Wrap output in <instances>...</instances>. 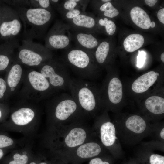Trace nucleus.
<instances>
[{
  "label": "nucleus",
  "mask_w": 164,
  "mask_h": 164,
  "mask_svg": "<svg viewBox=\"0 0 164 164\" xmlns=\"http://www.w3.org/2000/svg\"><path fill=\"white\" fill-rule=\"evenodd\" d=\"M155 26V23L154 21H152L151 22L150 24V27L151 28H154Z\"/></svg>",
  "instance_id": "obj_40"
},
{
  "label": "nucleus",
  "mask_w": 164,
  "mask_h": 164,
  "mask_svg": "<svg viewBox=\"0 0 164 164\" xmlns=\"http://www.w3.org/2000/svg\"><path fill=\"white\" fill-rule=\"evenodd\" d=\"M17 61L11 66L7 75L6 82L8 87L10 88L16 87L21 77L22 69L21 63Z\"/></svg>",
  "instance_id": "obj_23"
},
{
  "label": "nucleus",
  "mask_w": 164,
  "mask_h": 164,
  "mask_svg": "<svg viewBox=\"0 0 164 164\" xmlns=\"http://www.w3.org/2000/svg\"><path fill=\"white\" fill-rule=\"evenodd\" d=\"M149 160L150 164H164V156L159 154L151 155Z\"/></svg>",
  "instance_id": "obj_29"
},
{
  "label": "nucleus",
  "mask_w": 164,
  "mask_h": 164,
  "mask_svg": "<svg viewBox=\"0 0 164 164\" xmlns=\"http://www.w3.org/2000/svg\"><path fill=\"white\" fill-rule=\"evenodd\" d=\"M23 25V39L43 38L54 17L53 11L41 8L14 7Z\"/></svg>",
  "instance_id": "obj_1"
},
{
  "label": "nucleus",
  "mask_w": 164,
  "mask_h": 164,
  "mask_svg": "<svg viewBox=\"0 0 164 164\" xmlns=\"http://www.w3.org/2000/svg\"><path fill=\"white\" fill-rule=\"evenodd\" d=\"M72 33L73 40L77 47L87 51L93 54L98 46L97 38L92 33L73 32Z\"/></svg>",
  "instance_id": "obj_13"
},
{
  "label": "nucleus",
  "mask_w": 164,
  "mask_h": 164,
  "mask_svg": "<svg viewBox=\"0 0 164 164\" xmlns=\"http://www.w3.org/2000/svg\"><path fill=\"white\" fill-rule=\"evenodd\" d=\"M103 102L116 104L120 103L123 97L121 82L118 78H108L101 91Z\"/></svg>",
  "instance_id": "obj_9"
},
{
  "label": "nucleus",
  "mask_w": 164,
  "mask_h": 164,
  "mask_svg": "<svg viewBox=\"0 0 164 164\" xmlns=\"http://www.w3.org/2000/svg\"><path fill=\"white\" fill-rule=\"evenodd\" d=\"M144 42V39L142 35L137 33L132 34L125 38L123 46L126 51L133 52L141 48Z\"/></svg>",
  "instance_id": "obj_24"
},
{
  "label": "nucleus",
  "mask_w": 164,
  "mask_h": 164,
  "mask_svg": "<svg viewBox=\"0 0 164 164\" xmlns=\"http://www.w3.org/2000/svg\"><path fill=\"white\" fill-rule=\"evenodd\" d=\"M28 77L31 85L35 90L43 92L46 95L55 91L47 80L40 72L31 71L29 73Z\"/></svg>",
  "instance_id": "obj_15"
},
{
  "label": "nucleus",
  "mask_w": 164,
  "mask_h": 164,
  "mask_svg": "<svg viewBox=\"0 0 164 164\" xmlns=\"http://www.w3.org/2000/svg\"><path fill=\"white\" fill-rule=\"evenodd\" d=\"M125 126L130 131L137 134H140L145 130L146 124L141 116L133 115L130 116L125 122Z\"/></svg>",
  "instance_id": "obj_21"
},
{
  "label": "nucleus",
  "mask_w": 164,
  "mask_h": 164,
  "mask_svg": "<svg viewBox=\"0 0 164 164\" xmlns=\"http://www.w3.org/2000/svg\"><path fill=\"white\" fill-rule=\"evenodd\" d=\"M7 87L6 81L0 77V101L2 100L5 94Z\"/></svg>",
  "instance_id": "obj_31"
},
{
  "label": "nucleus",
  "mask_w": 164,
  "mask_h": 164,
  "mask_svg": "<svg viewBox=\"0 0 164 164\" xmlns=\"http://www.w3.org/2000/svg\"><path fill=\"white\" fill-rule=\"evenodd\" d=\"M99 10L101 12H104V15L110 18H113L118 15L119 12L115 8L110 2L103 3L100 7Z\"/></svg>",
  "instance_id": "obj_26"
},
{
  "label": "nucleus",
  "mask_w": 164,
  "mask_h": 164,
  "mask_svg": "<svg viewBox=\"0 0 164 164\" xmlns=\"http://www.w3.org/2000/svg\"><path fill=\"white\" fill-rule=\"evenodd\" d=\"M2 106L0 105V120H2V117H3V114H4V113H3V111L2 110Z\"/></svg>",
  "instance_id": "obj_36"
},
{
  "label": "nucleus",
  "mask_w": 164,
  "mask_h": 164,
  "mask_svg": "<svg viewBox=\"0 0 164 164\" xmlns=\"http://www.w3.org/2000/svg\"><path fill=\"white\" fill-rule=\"evenodd\" d=\"M67 21L72 31L86 33H93L96 24L92 16L85 12Z\"/></svg>",
  "instance_id": "obj_10"
},
{
  "label": "nucleus",
  "mask_w": 164,
  "mask_h": 164,
  "mask_svg": "<svg viewBox=\"0 0 164 164\" xmlns=\"http://www.w3.org/2000/svg\"><path fill=\"white\" fill-rule=\"evenodd\" d=\"M159 74L150 71L142 74L133 83L132 89L135 93H142L147 91L155 82Z\"/></svg>",
  "instance_id": "obj_14"
},
{
  "label": "nucleus",
  "mask_w": 164,
  "mask_h": 164,
  "mask_svg": "<svg viewBox=\"0 0 164 164\" xmlns=\"http://www.w3.org/2000/svg\"><path fill=\"white\" fill-rule=\"evenodd\" d=\"M160 136L162 138L164 139V128H163L160 132Z\"/></svg>",
  "instance_id": "obj_37"
},
{
  "label": "nucleus",
  "mask_w": 164,
  "mask_h": 164,
  "mask_svg": "<svg viewBox=\"0 0 164 164\" xmlns=\"http://www.w3.org/2000/svg\"><path fill=\"white\" fill-rule=\"evenodd\" d=\"M70 26L57 20L45 38V46L49 50L68 49L73 40Z\"/></svg>",
  "instance_id": "obj_7"
},
{
  "label": "nucleus",
  "mask_w": 164,
  "mask_h": 164,
  "mask_svg": "<svg viewBox=\"0 0 164 164\" xmlns=\"http://www.w3.org/2000/svg\"><path fill=\"white\" fill-rule=\"evenodd\" d=\"M35 113L32 109L27 108H22L15 111L11 115L12 121L19 125H26L33 119Z\"/></svg>",
  "instance_id": "obj_20"
},
{
  "label": "nucleus",
  "mask_w": 164,
  "mask_h": 164,
  "mask_svg": "<svg viewBox=\"0 0 164 164\" xmlns=\"http://www.w3.org/2000/svg\"><path fill=\"white\" fill-rule=\"evenodd\" d=\"M29 164H48L46 162H41L39 163H37L34 162H32L29 163Z\"/></svg>",
  "instance_id": "obj_42"
},
{
  "label": "nucleus",
  "mask_w": 164,
  "mask_h": 164,
  "mask_svg": "<svg viewBox=\"0 0 164 164\" xmlns=\"http://www.w3.org/2000/svg\"><path fill=\"white\" fill-rule=\"evenodd\" d=\"M90 2L89 0H67L61 1L55 8L61 15L63 13L74 9H78L85 12L86 8Z\"/></svg>",
  "instance_id": "obj_19"
},
{
  "label": "nucleus",
  "mask_w": 164,
  "mask_h": 164,
  "mask_svg": "<svg viewBox=\"0 0 164 164\" xmlns=\"http://www.w3.org/2000/svg\"><path fill=\"white\" fill-rule=\"evenodd\" d=\"M89 164H110L107 161H103L100 158L96 157L91 159L89 162Z\"/></svg>",
  "instance_id": "obj_33"
},
{
  "label": "nucleus",
  "mask_w": 164,
  "mask_h": 164,
  "mask_svg": "<svg viewBox=\"0 0 164 164\" xmlns=\"http://www.w3.org/2000/svg\"><path fill=\"white\" fill-rule=\"evenodd\" d=\"M130 15L133 22L138 26L145 29L150 28V19L147 13L138 6L133 7L131 10Z\"/></svg>",
  "instance_id": "obj_18"
},
{
  "label": "nucleus",
  "mask_w": 164,
  "mask_h": 164,
  "mask_svg": "<svg viewBox=\"0 0 164 164\" xmlns=\"http://www.w3.org/2000/svg\"><path fill=\"white\" fill-rule=\"evenodd\" d=\"M160 58L161 61L163 62H164V53H162L160 56Z\"/></svg>",
  "instance_id": "obj_41"
},
{
  "label": "nucleus",
  "mask_w": 164,
  "mask_h": 164,
  "mask_svg": "<svg viewBox=\"0 0 164 164\" xmlns=\"http://www.w3.org/2000/svg\"><path fill=\"white\" fill-rule=\"evenodd\" d=\"M110 49L109 43L107 41L102 42L98 45L93 53L96 63L104 64L107 60Z\"/></svg>",
  "instance_id": "obj_25"
},
{
  "label": "nucleus",
  "mask_w": 164,
  "mask_h": 164,
  "mask_svg": "<svg viewBox=\"0 0 164 164\" xmlns=\"http://www.w3.org/2000/svg\"><path fill=\"white\" fill-rule=\"evenodd\" d=\"M19 45L18 39H16L7 41L4 45L0 46V72L9 66L15 51Z\"/></svg>",
  "instance_id": "obj_12"
},
{
  "label": "nucleus",
  "mask_w": 164,
  "mask_h": 164,
  "mask_svg": "<svg viewBox=\"0 0 164 164\" xmlns=\"http://www.w3.org/2000/svg\"><path fill=\"white\" fill-rule=\"evenodd\" d=\"M70 94L86 114H94L103 102L101 91L90 80L72 78Z\"/></svg>",
  "instance_id": "obj_2"
},
{
  "label": "nucleus",
  "mask_w": 164,
  "mask_h": 164,
  "mask_svg": "<svg viewBox=\"0 0 164 164\" xmlns=\"http://www.w3.org/2000/svg\"><path fill=\"white\" fill-rule=\"evenodd\" d=\"M101 149L100 145L94 142L84 143L76 149V153L79 157L86 159L98 155Z\"/></svg>",
  "instance_id": "obj_17"
},
{
  "label": "nucleus",
  "mask_w": 164,
  "mask_h": 164,
  "mask_svg": "<svg viewBox=\"0 0 164 164\" xmlns=\"http://www.w3.org/2000/svg\"><path fill=\"white\" fill-rule=\"evenodd\" d=\"M146 109L151 113L155 114H160L164 113V99L157 96H152L145 101Z\"/></svg>",
  "instance_id": "obj_22"
},
{
  "label": "nucleus",
  "mask_w": 164,
  "mask_h": 164,
  "mask_svg": "<svg viewBox=\"0 0 164 164\" xmlns=\"http://www.w3.org/2000/svg\"><path fill=\"white\" fill-rule=\"evenodd\" d=\"M145 59V52L143 51H139L137 56V67L139 68L142 67L144 64Z\"/></svg>",
  "instance_id": "obj_32"
},
{
  "label": "nucleus",
  "mask_w": 164,
  "mask_h": 164,
  "mask_svg": "<svg viewBox=\"0 0 164 164\" xmlns=\"http://www.w3.org/2000/svg\"><path fill=\"white\" fill-rule=\"evenodd\" d=\"M157 16L159 21L163 24H164V8L160 9L157 14Z\"/></svg>",
  "instance_id": "obj_34"
},
{
  "label": "nucleus",
  "mask_w": 164,
  "mask_h": 164,
  "mask_svg": "<svg viewBox=\"0 0 164 164\" xmlns=\"http://www.w3.org/2000/svg\"><path fill=\"white\" fill-rule=\"evenodd\" d=\"M82 12H83L80 9H76L66 12L61 15L64 19L67 21L73 19Z\"/></svg>",
  "instance_id": "obj_28"
},
{
  "label": "nucleus",
  "mask_w": 164,
  "mask_h": 164,
  "mask_svg": "<svg viewBox=\"0 0 164 164\" xmlns=\"http://www.w3.org/2000/svg\"><path fill=\"white\" fill-rule=\"evenodd\" d=\"M144 1L145 4L150 7L154 6L158 2L157 0H145Z\"/></svg>",
  "instance_id": "obj_35"
},
{
  "label": "nucleus",
  "mask_w": 164,
  "mask_h": 164,
  "mask_svg": "<svg viewBox=\"0 0 164 164\" xmlns=\"http://www.w3.org/2000/svg\"><path fill=\"white\" fill-rule=\"evenodd\" d=\"M101 1L102 2H104V3L108 2H110V1H111L110 0H102Z\"/></svg>",
  "instance_id": "obj_43"
},
{
  "label": "nucleus",
  "mask_w": 164,
  "mask_h": 164,
  "mask_svg": "<svg viewBox=\"0 0 164 164\" xmlns=\"http://www.w3.org/2000/svg\"><path fill=\"white\" fill-rule=\"evenodd\" d=\"M17 50V61L29 67H39L53 58L51 50L32 40L23 39Z\"/></svg>",
  "instance_id": "obj_4"
},
{
  "label": "nucleus",
  "mask_w": 164,
  "mask_h": 164,
  "mask_svg": "<svg viewBox=\"0 0 164 164\" xmlns=\"http://www.w3.org/2000/svg\"><path fill=\"white\" fill-rule=\"evenodd\" d=\"M4 152L2 149H0V160L4 156Z\"/></svg>",
  "instance_id": "obj_38"
},
{
  "label": "nucleus",
  "mask_w": 164,
  "mask_h": 164,
  "mask_svg": "<svg viewBox=\"0 0 164 164\" xmlns=\"http://www.w3.org/2000/svg\"><path fill=\"white\" fill-rule=\"evenodd\" d=\"M87 136V131L83 128L77 126L67 131L63 138V143L67 149L77 148L85 142Z\"/></svg>",
  "instance_id": "obj_11"
},
{
  "label": "nucleus",
  "mask_w": 164,
  "mask_h": 164,
  "mask_svg": "<svg viewBox=\"0 0 164 164\" xmlns=\"http://www.w3.org/2000/svg\"><path fill=\"white\" fill-rule=\"evenodd\" d=\"M39 67L40 73L55 91L69 90L72 78L67 67L61 60L52 58Z\"/></svg>",
  "instance_id": "obj_5"
},
{
  "label": "nucleus",
  "mask_w": 164,
  "mask_h": 164,
  "mask_svg": "<svg viewBox=\"0 0 164 164\" xmlns=\"http://www.w3.org/2000/svg\"><path fill=\"white\" fill-rule=\"evenodd\" d=\"M1 9H0V23L1 19Z\"/></svg>",
  "instance_id": "obj_44"
},
{
  "label": "nucleus",
  "mask_w": 164,
  "mask_h": 164,
  "mask_svg": "<svg viewBox=\"0 0 164 164\" xmlns=\"http://www.w3.org/2000/svg\"><path fill=\"white\" fill-rule=\"evenodd\" d=\"M13 160L20 164H27L28 161V156L26 155H21L16 153L13 156Z\"/></svg>",
  "instance_id": "obj_30"
},
{
  "label": "nucleus",
  "mask_w": 164,
  "mask_h": 164,
  "mask_svg": "<svg viewBox=\"0 0 164 164\" xmlns=\"http://www.w3.org/2000/svg\"><path fill=\"white\" fill-rule=\"evenodd\" d=\"M100 139L102 143L106 147L112 145L117 138L115 126L110 121L103 123L100 128Z\"/></svg>",
  "instance_id": "obj_16"
},
{
  "label": "nucleus",
  "mask_w": 164,
  "mask_h": 164,
  "mask_svg": "<svg viewBox=\"0 0 164 164\" xmlns=\"http://www.w3.org/2000/svg\"><path fill=\"white\" fill-rule=\"evenodd\" d=\"M21 21L16 10L6 6L1 9L0 36L7 41L18 39L22 29Z\"/></svg>",
  "instance_id": "obj_8"
},
{
  "label": "nucleus",
  "mask_w": 164,
  "mask_h": 164,
  "mask_svg": "<svg viewBox=\"0 0 164 164\" xmlns=\"http://www.w3.org/2000/svg\"><path fill=\"white\" fill-rule=\"evenodd\" d=\"M81 79L91 81L97 75L96 63L93 54L76 47L69 48L61 59Z\"/></svg>",
  "instance_id": "obj_3"
},
{
  "label": "nucleus",
  "mask_w": 164,
  "mask_h": 164,
  "mask_svg": "<svg viewBox=\"0 0 164 164\" xmlns=\"http://www.w3.org/2000/svg\"><path fill=\"white\" fill-rule=\"evenodd\" d=\"M100 26L104 27L106 33L109 35H112L114 33L116 26L114 23L111 20H108L107 18H101L98 21Z\"/></svg>",
  "instance_id": "obj_27"
},
{
  "label": "nucleus",
  "mask_w": 164,
  "mask_h": 164,
  "mask_svg": "<svg viewBox=\"0 0 164 164\" xmlns=\"http://www.w3.org/2000/svg\"><path fill=\"white\" fill-rule=\"evenodd\" d=\"M8 164H20L14 160H12L9 161Z\"/></svg>",
  "instance_id": "obj_39"
},
{
  "label": "nucleus",
  "mask_w": 164,
  "mask_h": 164,
  "mask_svg": "<svg viewBox=\"0 0 164 164\" xmlns=\"http://www.w3.org/2000/svg\"><path fill=\"white\" fill-rule=\"evenodd\" d=\"M52 99L54 117L59 121L78 119L86 114L70 94L63 93Z\"/></svg>",
  "instance_id": "obj_6"
}]
</instances>
